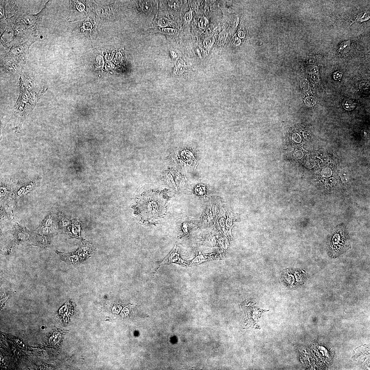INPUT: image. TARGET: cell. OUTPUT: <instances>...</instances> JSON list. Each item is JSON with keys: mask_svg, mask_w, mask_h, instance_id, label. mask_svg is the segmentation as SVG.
<instances>
[{"mask_svg": "<svg viewBox=\"0 0 370 370\" xmlns=\"http://www.w3.org/2000/svg\"><path fill=\"white\" fill-rule=\"evenodd\" d=\"M139 207L142 216L148 219L161 217L165 212V202L157 193L149 192L140 198Z\"/></svg>", "mask_w": 370, "mask_h": 370, "instance_id": "1", "label": "cell"}, {"mask_svg": "<svg viewBox=\"0 0 370 370\" xmlns=\"http://www.w3.org/2000/svg\"><path fill=\"white\" fill-rule=\"evenodd\" d=\"M46 3L44 7L38 14L32 15L28 13L18 11L14 17L9 19L10 22L21 23L35 32L40 29L42 24V19L46 10Z\"/></svg>", "mask_w": 370, "mask_h": 370, "instance_id": "2", "label": "cell"}, {"mask_svg": "<svg viewBox=\"0 0 370 370\" xmlns=\"http://www.w3.org/2000/svg\"><path fill=\"white\" fill-rule=\"evenodd\" d=\"M307 275L303 270L287 269L281 273L280 281L288 289H295L303 285L307 281Z\"/></svg>", "mask_w": 370, "mask_h": 370, "instance_id": "3", "label": "cell"}, {"mask_svg": "<svg viewBox=\"0 0 370 370\" xmlns=\"http://www.w3.org/2000/svg\"><path fill=\"white\" fill-rule=\"evenodd\" d=\"M8 24L11 26L14 34L8 46L11 48L21 45L27 41L34 34L35 32L21 23L10 22Z\"/></svg>", "mask_w": 370, "mask_h": 370, "instance_id": "4", "label": "cell"}, {"mask_svg": "<svg viewBox=\"0 0 370 370\" xmlns=\"http://www.w3.org/2000/svg\"><path fill=\"white\" fill-rule=\"evenodd\" d=\"M36 41L33 37H30L21 45L11 48L5 58L17 63H22L26 59L30 47Z\"/></svg>", "mask_w": 370, "mask_h": 370, "instance_id": "5", "label": "cell"}, {"mask_svg": "<svg viewBox=\"0 0 370 370\" xmlns=\"http://www.w3.org/2000/svg\"><path fill=\"white\" fill-rule=\"evenodd\" d=\"M220 209L217 204L209 203L202 213L201 219L203 223L207 225L214 224Z\"/></svg>", "mask_w": 370, "mask_h": 370, "instance_id": "6", "label": "cell"}, {"mask_svg": "<svg viewBox=\"0 0 370 370\" xmlns=\"http://www.w3.org/2000/svg\"><path fill=\"white\" fill-rule=\"evenodd\" d=\"M54 217L53 213H50L35 231L45 235L51 234V232L54 230V228L56 226L57 224L58 225V219L57 220H55V218Z\"/></svg>", "mask_w": 370, "mask_h": 370, "instance_id": "7", "label": "cell"}, {"mask_svg": "<svg viewBox=\"0 0 370 370\" xmlns=\"http://www.w3.org/2000/svg\"><path fill=\"white\" fill-rule=\"evenodd\" d=\"M171 263H177L183 265L188 266H191V263L188 261H184L181 259L180 257V252L178 244H177L173 250L170 254L165 258L162 262L161 263L157 268L156 269L155 271H157L160 267L163 265L169 264Z\"/></svg>", "mask_w": 370, "mask_h": 370, "instance_id": "8", "label": "cell"}, {"mask_svg": "<svg viewBox=\"0 0 370 370\" xmlns=\"http://www.w3.org/2000/svg\"><path fill=\"white\" fill-rule=\"evenodd\" d=\"M80 245L78 250L76 251L80 257L81 263L83 262L89 258L96 250L95 247L89 242L82 239Z\"/></svg>", "mask_w": 370, "mask_h": 370, "instance_id": "9", "label": "cell"}, {"mask_svg": "<svg viewBox=\"0 0 370 370\" xmlns=\"http://www.w3.org/2000/svg\"><path fill=\"white\" fill-rule=\"evenodd\" d=\"M82 223L79 219L74 218L71 220L70 225L66 231L67 234L73 238L78 239H82L81 237Z\"/></svg>", "mask_w": 370, "mask_h": 370, "instance_id": "10", "label": "cell"}, {"mask_svg": "<svg viewBox=\"0 0 370 370\" xmlns=\"http://www.w3.org/2000/svg\"><path fill=\"white\" fill-rule=\"evenodd\" d=\"M226 211L225 207L220 209L217 217L216 221L214 224V230L217 232H221L226 235L232 237L227 234L226 229Z\"/></svg>", "mask_w": 370, "mask_h": 370, "instance_id": "11", "label": "cell"}, {"mask_svg": "<svg viewBox=\"0 0 370 370\" xmlns=\"http://www.w3.org/2000/svg\"><path fill=\"white\" fill-rule=\"evenodd\" d=\"M224 207H225L226 215V230L227 234L228 235L232 236L231 234V230L237 221V215L233 212L230 208L228 207L227 206H225Z\"/></svg>", "mask_w": 370, "mask_h": 370, "instance_id": "12", "label": "cell"}, {"mask_svg": "<svg viewBox=\"0 0 370 370\" xmlns=\"http://www.w3.org/2000/svg\"><path fill=\"white\" fill-rule=\"evenodd\" d=\"M56 253L62 261L69 264H76L81 263L79 256L76 252L66 253L56 251Z\"/></svg>", "mask_w": 370, "mask_h": 370, "instance_id": "13", "label": "cell"}, {"mask_svg": "<svg viewBox=\"0 0 370 370\" xmlns=\"http://www.w3.org/2000/svg\"><path fill=\"white\" fill-rule=\"evenodd\" d=\"M218 256L214 253L206 254L205 255H199L193 260L192 264L193 265L198 264L204 261L217 259Z\"/></svg>", "mask_w": 370, "mask_h": 370, "instance_id": "14", "label": "cell"}, {"mask_svg": "<svg viewBox=\"0 0 370 370\" xmlns=\"http://www.w3.org/2000/svg\"><path fill=\"white\" fill-rule=\"evenodd\" d=\"M58 215L59 228L66 232L70 225L71 220H69L61 213H59Z\"/></svg>", "mask_w": 370, "mask_h": 370, "instance_id": "15", "label": "cell"}, {"mask_svg": "<svg viewBox=\"0 0 370 370\" xmlns=\"http://www.w3.org/2000/svg\"><path fill=\"white\" fill-rule=\"evenodd\" d=\"M73 310L74 307L72 302H67L59 311V315L60 316H70Z\"/></svg>", "mask_w": 370, "mask_h": 370, "instance_id": "16", "label": "cell"}, {"mask_svg": "<svg viewBox=\"0 0 370 370\" xmlns=\"http://www.w3.org/2000/svg\"><path fill=\"white\" fill-rule=\"evenodd\" d=\"M8 5L7 7V8L6 9L5 11V16L6 18L13 17L16 15L18 11L17 7H16L13 1H10L9 2Z\"/></svg>", "mask_w": 370, "mask_h": 370, "instance_id": "17", "label": "cell"}, {"mask_svg": "<svg viewBox=\"0 0 370 370\" xmlns=\"http://www.w3.org/2000/svg\"><path fill=\"white\" fill-rule=\"evenodd\" d=\"M317 156L323 162H326L329 159V157L326 151L323 149H320L317 153Z\"/></svg>", "mask_w": 370, "mask_h": 370, "instance_id": "18", "label": "cell"}, {"mask_svg": "<svg viewBox=\"0 0 370 370\" xmlns=\"http://www.w3.org/2000/svg\"><path fill=\"white\" fill-rule=\"evenodd\" d=\"M340 176L341 180L345 183H347L349 180V174L346 168H343L340 171Z\"/></svg>", "mask_w": 370, "mask_h": 370, "instance_id": "19", "label": "cell"}, {"mask_svg": "<svg viewBox=\"0 0 370 370\" xmlns=\"http://www.w3.org/2000/svg\"><path fill=\"white\" fill-rule=\"evenodd\" d=\"M350 43L351 42L350 40L345 41L342 42L338 48L339 52L341 53L348 51L350 48Z\"/></svg>", "mask_w": 370, "mask_h": 370, "instance_id": "20", "label": "cell"}, {"mask_svg": "<svg viewBox=\"0 0 370 370\" xmlns=\"http://www.w3.org/2000/svg\"><path fill=\"white\" fill-rule=\"evenodd\" d=\"M305 103L306 106L309 107H311L316 104L317 101L315 97H309L306 98L305 100Z\"/></svg>", "mask_w": 370, "mask_h": 370, "instance_id": "21", "label": "cell"}, {"mask_svg": "<svg viewBox=\"0 0 370 370\" xmlns=\"http://www.w3.org/2000/svg\"><path fill=\"white\" fill-rule=\"evenodd\" d=\"M215 41L214 37L213 36L208 37L204 41V47L206 49H209L214 44Z\"/></svg>", "mask_w": 370, "mask_h": 370, "instance_id": "22", "label": "cell"}, {"mask_svg": "<svg viewBox=\"0 0 370 370\" xmlns=\"http://www.w3.org/2000/svg\"><path fill=\"white\" fill-rule=\"evenodd\" d=\"M198 24L201 28H206L209 26V21L205 17H201L198 20Z\"/></svg>", "mask_w": 370, "mask_h": 370, "instance_id": "23", "label": "cell"}, {"mask_svg": "<svg viewBox=\"0 0 370 370\" xmlns=\"http://www.w3.org/2000/svg\"><path fill=\"white\" fill-rule=\"evenodd\" d=\"M309 81L307 79L303 78L300 82V88L304 91H307L309 88Z\"/></svg>", "mask_w": 370, "mask_h": 370, "instance_id": "24", "label": "cell"}, {"mask_svg": "<svg viewBox=\"0 0 370 370\" xmlns=\"http://www.w3.org/2000/svg\"><path fill=\"white\" fill-rule=\"evenodd\" d=\"M158 24L161 27H165L168 26L170 24V21L166 18H160L158 21Z\"/></svg>", "mask_w": 370, "mask_h": 370, "instance_id": "25", "label": "cell"}, {"mask_svg": "<svg viewBox=\"0 0 370 370\" xmlns=\"http://www.w3.org/2000/svg\"><path fill=\"white\" fill-rule=\"evenodd\" d=\"M182 3L181 1H170L169 2V6L172 9L177 8L180 7Z\"/></svg>", "mask_w": 370, "mask_h": 370, "instance_id": "26", "label": "cell"}, {"mask_svg": "<svg viewBox=\"0 0 370 370\" xmlns=\"http://www.w3.org/2000/svg\"><path fill=\"white\" fill-rule=\"evenodd\" d=\"M318 70V68L316 66L309 65L306 69V71L309 74H315Z\"/></svg>", "mask_w": 370, "mask_h": 370, "instance_id": "27", "label": "cell"}, {"mask_svg": "<svg viewBox=\"0 0 370 370\" xmlns=\"http://www.w3.org/2000/svg\"><path fill=\"white\" fill-rule=\"evenodd\" d=\"M332 174V171L329 168H327L323 169L321 172V175L323 177L328 178L330 177Z\"/></svg>", "mask_w": 370, "mask_h": 370, "instance_id": "28", "label": "cell"}, {"mask_svg": "<svg viewBox=\"0 0 370 370\" xmlns=\"http://www.w3.org/2000/svg\"><path fill=\"white\" fill-rule=\"evenodd\" d=\"M292 139L293 141L297 143H299L301 141V136L298 133H294L293 134Z\"/></svg>", "mask_w": 370, "mask_h": 370, "instance_id": "29", "label": "cell"}, {"mask_svg": "<svg viewBox=\"0 0 370 370\" xmlns=\"http://www.w3.org/2000/svg\"><path fill=\"white\" fill-rule=\"evenodd\" d=\"M193 10L190 9V11L187 12L185 15V18L186 20L188 22H190L191 21L192 18V12Z\"/></svg>", "mask_w": 370, "mask_h": 370, "instance_id": "30", "label": "cell"}, {"mask_svg": "<svg viewBox=\"0 0 370 370\" xmlns=\"http://www.w3.org/2000/svg\"><path fill=\"white\" fill-rule=\"evenodd\" d=\"M315 166V161L313 160H309L306 163V167L307 168L309 169H312Z\"/></svg>", "mask_w": 370, "mask_h": 370, "instance_id": "31", "label": "cell"}, {"mask_svg": "<svg viewBox=\"0 0 370 370\" xmlns=\"http://www.w3.org/2000/svg\"><path fill=\"white\" fill-rule=\"evenodd\" d=\"M163 33L166 34H171L175 32V30L172 28H164L162 30Z\"/></svg>", "mask_w": 370, "mask_h": 370, "instance_id": "32", "label": "cell"}, {"mask_svg": "<svg viewBox=\"0 0 370 370\" xmlns=\"http://www.w3.org/2000/svg\"><path fill=\"white\" fill-rule=\"evenodd\" d=\"M304 154L301 151H298L295 152L293 154V156L295 159H300L303 157Z\"/></svg>", "mask_w": 370, "mask_h": 370, "instance_id": "33", "label": "cell"}, {"mask_svg": "<svg viewBox=\"0 0 370 370\" xmlns=\"http://www.w3.org/2000/svg\"><path fill=\"white\" fill-rule=\"evenodd\" d=\"M228 36V33L226 31H222L219 34V38L220 40L222 41H225L226 40Z\"/></svg>", "mask_w": 370, "mask_h": 370, "instance_id": "34", "label": "cell"}, {"mask_svg": "<svg viewBox=\"0 0 370 370\" xmlns=\"http://www.w3.org/2000/svg\"><path fill=\"white\" fill-rule=\"evenodd\" d=\"M311 78L313 82L315 83H317L319 81V76L317 74H313L311 76Z\"/></svg>", "mask_w": 370, "mask_h": 370, "instance_id": "35", "label": "cell"}, {"mask_svg": "<svg viewBox=\"0 0 370 370\" xmlns=\"http://www.w3.org/2000/svg\"><path fill=\"white\" fill-rule=\"evenodd\" d=\"M343 74L342 72H337L334 73L333 74V78L334 79L336 80H338L341 79L342 76Z\"/></svg>", "mask_w": 370, "mask_h": 370, "instance_id": "36", "label": "cell"}, {"mask_svg": "<svg viewBox=\"0 0 370 370\" xmlns=\"http://www.w3.org/2000/svg\"><path fill=\"white\" fill-rule=\"evenodd\" d=\"M326 182L327 184L329 185V186H332L336 184L337 181L334 178H331L327 179L326 181Z\"/></svg>", "mask_w": 370, "mask_h": 370, "instance_id": "37", "label": "cell"}, {"mask_svg": "<svg viewBox=\"0 0 370 370\" xmlns=\"http://www.w3.org/2000/svg\"><path fill=\"white\" fill-rule=\"evenodd\" d=\"M241 41L240 38L237 37H235L234 40V43L235 45H239L241 43Z\"/></svg>", "mask_w": 370, "mask_h": 370, "instance_id": "38", "label": "cell"}, {"mask_svg": "<svg viewBox=\"0 0 370 370\" xmlns=\"http://www.w3.org/2000/svg\"><path fill=\"white\" fill-rule=\"evenodd\" d=\"M198 52L200 57L205 56L207 54L206 51L202 49H200V50H199Z\"/></svg>", "mask_w": 370, "mask_h": 370, "instance_id": "39", "label": "cell"}, {"mask_svg": "<svg viewBox=\"0 0 370 370\" xmlns=\"http://www.w3.org/2000/svg\"><path fill=\"white\" fill-rule=\"evenodd\" d=\"M303 134L304 137L305 138H309L311 136V134L309 131H305L303 132Z\"/></svg>", "mask_w": 370, "mask_h": 370, "instance_id": "40", "label": "cell"}, {"mask_svg": "<svg viewBox=\"0 0 370 370\" xmlns=\"http://www.w3.org/2000/svg\"><path fill=\"white\" fill-rule=\"evenodd\" d=\"M238 36H239L240 38H244L245 36V34L244 32L242 31H239V32H238Z\"/></svg>", "mask_w": 370, "mask_h": 370, "instance_id": "41", "label": "cell"}, {"mask_svg": "<svg viewBox=\"0 0 370 370\" xmlns=\"http://www.w3.org/2000/svg\"><path fill=\"white\" fill-rule=\"evenodd\" d=\"M303 132H302V131L300 132V134H303Z\"/></svg>", "mask_w": 370, "mask_h": 370, "instance_id": "42", "label": "cell"}, {"mask_svg": "<svg viewBox=\"0 0 370 370\" xmlns=\"http://www.w3.org/2000/svg\"><path fill=\"white\" fill-rule=\"evenodd\" d=\"M328 161V162L329 163H330V160H328V161Z\"/></svg>", "mask_w": 370, "mask_h": 370, "instance_id": "43", "label": "cell"}]
</instances>
